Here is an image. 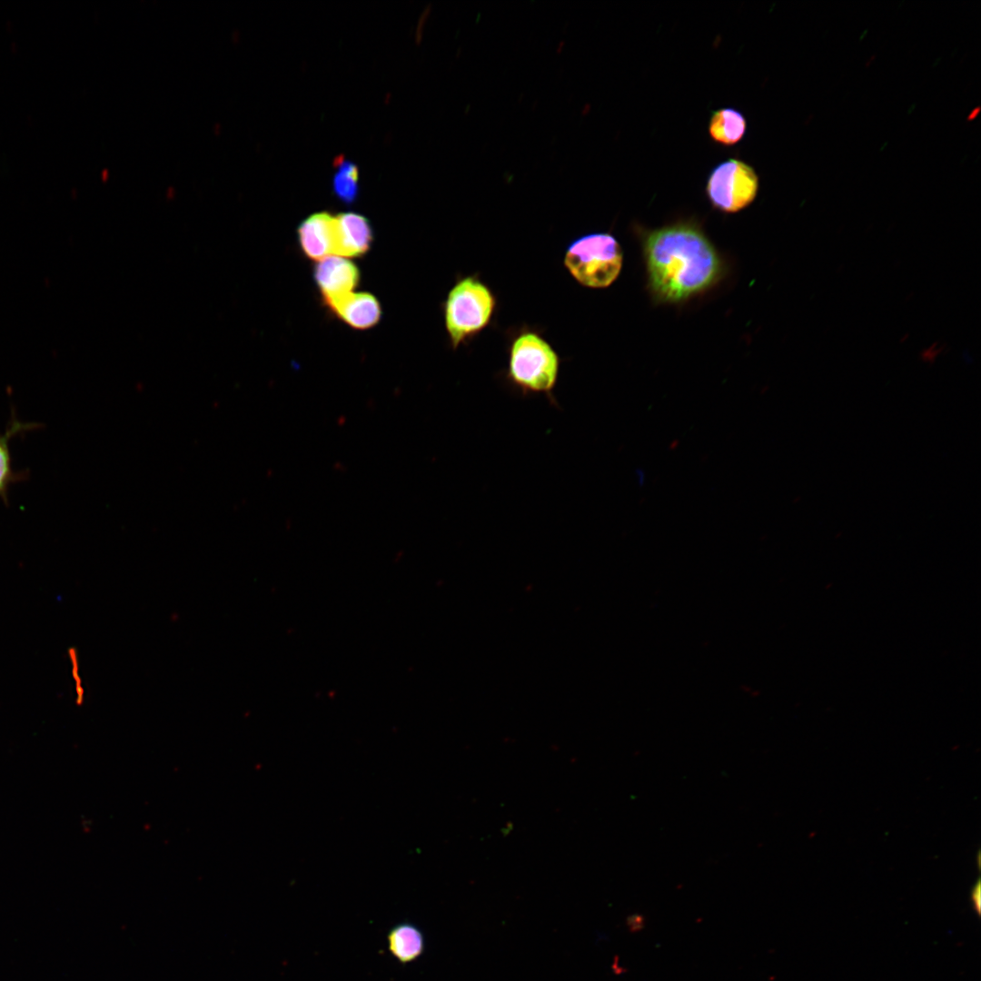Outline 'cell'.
<instances>
[{
    "instance_id": "6",
    "label": "cell",
    "mask_w": 981,
    "mask_h": 981,
    "mask_svg": "<svg viewBox=\"0 0 981 981\" xmlns=\"http://www.w3.org/2000/svg\"><path fill=\"white\" fill-rule=\"evenodd\" d=\"M372 242V227L364 216L354 213L334 216L333 254L358 257L369 251Z\"/></svg>"
},
{
    "instance_id": "8",
    "label": "cell",
    "mask_w": 981,
    "mask_h": 981,
    "mask_svg": "<svg viewBox=\"0 0 981 981\" xmlns=\"http://www.w3.org/2000/svg\"><path fill=\"white\" fill-rule=\"evenodd\" d=\"M341 320L352 328L365 330L377 324L382 310L378 300L369 292H349L324 300Z\"/></svg>"
},
{
    "instance_id": "18",
    "label": "cell",
    "mask_w": 981,
    "mask_h": 981,
    "mask_svg": "<svg viewBox=\"0 0 981 981\" xmlns=\"http://www.w3.org/2000/svg\"><path fill=\"white\" fill-rule=\"evenodd\" d=\"M588 111H590V104H585V106H584V107H583V109L581 110V114H586V112H588Z\"/></svg>"
},
{
    "instance_id": "7",
    "label": "cell",
    "mask_w": 981,
    "mask_h": 981,
    "mask_svg": "<svg viewBox=\"0 0 981 981\" xmlns=\"http://www.w3.org/2000/svg\"><path fill=\"white\" fill-rule=\"evenodd\" d=\"M313 276L324 300L352 292L360 280L359 270L353 263L334 255L319 261Z\"/></svg>"
},
{
    "instance_id": "14",
    "label": "cell",
    "mask_w": 981,
    "mask_h": 981,
    "mask_svg": "<svg viewBox=\"0 0 981 981\" xmlns=\"http://www.w3.org/2000/svg\"><path fill=\"white\" fill-rule=\"evenodd\" d=\"M628 925L630 931H639L644 926V918L640 915H633L628 918Z\"/></svg>"
},
{
    "instance_id": "9",
    "label": "cell",
    "mask_w": 981,
    "mask_h": 981,
    "mask_svg": "<svg viewBox=\"0 0 981 981\" xmlns=\"http://www.w3.org/2000/svg\"><path fill=\"white\" fill-rule=\"evenodd\" d=\"M333 220L334 216L321 212L310 215L299 225V243L310 259L319 262L333 254Z\"/></svg>"
},
{
    "instance_id": "17",
    "label": "cell",
    "mask_w": 981,
    "mask_h": 981,
    "mask_svg": "<svg viewBox=\"0 0 981 981\" xmlns=\"http://www.w3.org/2000/svg\"><path fill=\"white\" fill-rule=\"evenodd\" d=\"M564 45H565V42H564L563 40H562V41H560V43L558 44V47H557V52H558V53L561 52V50H562V47L564 46Z\"/></svg>"
},
{
    "instance_id": "3",
    "label": "cell",
    "mask_w": 981,
    "mask_h": 981,
    "mask_svg": "<svg viewBox=\"0 0 981 981\" xmlns=\"http://www.w3.org/2000/svg\"><path fill=\"white\" fill-rule=\"evenodd\" d=\"M495 306L494 294L479 278L470 275L460 279L444 302L445 327L452 348L487 327Z\"/></svg>"
},
{
    "instance_id": "1",
    "label": "cell",
    "mask_w": 981,
    "mask_h": 981,
    "mask_svg": "<svg viewBox=\"0 0 981 981\" xmlns=\"http://www.w3.org/2000/svg\"><path fill=\"white\" fill-rule=\"evenodd\" d=\"M645 256L651 288L665 302H679L710 286L720 262L704 236L693 226L677 224L649 233Z\"/></svg>"
},
{
    "instance_id": "15",
    "label": "cell",
    "mask_w": 981,
    "mask_h": 981,
    "mask_svg": "<svg viewBox=\"0 0 981 981\" xmlns=\"http://www.w3.org/2000/svg\"><path fill=\"white\" fill-rule=\"evenodd\" d=\"M971 900L973 902V907H974L975 910L977 912V914H979L980 913V907H981L980 906L981 897H980V882H979V880L976 882V884L974 886V887L972 889Z\"/></svg>"
},
{
    "instance_id": "10",
    "label": "cell",
    "mask_w": 981,
    "mask_h": 981,
    "mask_svg": "<svg viewBox=\"0 0 981 981\" xmlns=\"http://www.w3.org/2000/svg\"><path fill=\"white\" fill-rule=\"evenodd\" d=\"M388 950L401 965L418 959L425 950V937L421 929L410 921L392 926L387 933Z\"/></svg>"
},
{
    "instance_id": "4",
    "label": "cell",
    "mask_w": 981,
    "mask_h": 981,
    "mask_svg": "<svg viewBox=\"0 0 981 981\" xmlns=\"http://www.w3.org/2000/svg\"><path fill=\"white\" fill-rule=\"evenodd\" d=\"M622 259V251L615 237L596 233L573 241L566 251L564 264L580 284L605 288L618 278Z\"/></svg>"
},
{
    "instance_id": "11",
    "label": "cell",
    "mask_w": 981,
    "mask_h": 981,
    "mask_svg": "<svg viewBox=\"0 0 981 981\" xmlns=\"http://www.w3.org/2000/svg\"><path fill=\"white\" fill-rule=\"evenodd\" d=\"M747 131V121L743 114L732 107H724L711 113L708 132L710 138L723 146H732L739 143Z\"/></svg>"
},
{
    "instance_id": "16",
    "label": "cell",
    "mask_w": 981,
    "mask_h": 981,
    "mask_svg": "<svg viewBox=\"0 0 981 981\" xmlns=\"http://www.w3.org/2000/svg\"><path fill=\"white\" fill-rule=\"evenodd\" d=\"M979 113H980V106H976V107H975V108H974V109H973V110H972V111H971V112L969 113V114H968V116H967V121H972V120L976 119V116H977L978 114H979Z\"/></svg>"
},
{
    "instance_id": "12",
    "label": "cell",
    "mask_w": 981,
    "mask_h": 981,
    "mask_svg": "<svg viewBox=\"0 0 981 981\" xmlns=\"http://www.w3.org/2000/svg\"><path fill=\"white\" fill-rule=\"evenodd\" d=\"M38 426L40 425L33 422H22L12 415L8 427L0 434V498L5 502L8 501L9 486L23 478V473L13 469L9 441L16 434Z\"/></svg>"
},
{
    "instance_id": "5",
    "label": "cell",
    "mask_w": 981,
    "mask_h": 981,
    "mask_svg": "<svg viewBox=\"0 0 981 981\" xmlns=\"http://www.w3.org/2000/svg\"><path fill=\"white\" fill-rule=\"evenodd\" d=\"M758 191V176L746 162L730 158L710 171L706 193L712 205L725 213H736L749 205Z\"/></svg>"
},
{
    "instance_id": "2",
    "label": "cell",
    "mask_w": 981,
    "mask_h": 981,
    "mask_svg": "<svg viewBox=\"0 0 981 981\" xmlns=\"http://www.w3.org/2000/svg\"><path fill=\"white\" fill-rule=\"evenodd\" d=\"M560 359L540 334L523 332L511 342L506 378L522 395L543 394L556 404Z\"/></svg>"
},
{
    "instance_id": "13",
    "label": "cell",
    "mask_w": 981,
    "mask_h": 981,
    "mask_svg": "<svg viewBox=\"0 0 981 981\" xmlns=\"http://www.w3.org/2000/svg\"><path fill=\"white\" fill-rule=\"evenodd\" d=\"M337 172L333 177L334 193L343 203H352L358 194V168L346 160H339Z\"/></svg>"
}]
</instances>
